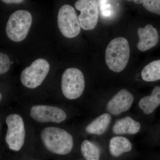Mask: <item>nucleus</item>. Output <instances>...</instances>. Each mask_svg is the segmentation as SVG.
<instances>
[{"instance_id":"nucleus-1","label":"nucleus","mask_w":160,"mask_h":160,"mask_svg":"<svg viewBox=\"0 0 160 160\" xmlns=\"http://www.w3.org/2000/svg\"><path fill=\"white\" fill-rule=\"evenodd\" d=\"M40 136L46 148L56 154H68L73 147L71 135L61 128L46 127L41 132Z\"/></svg>"},{"instance_id":"nucleus-2","label":"nucleus","mask_w":160,"mask_h":160,"mask_svg":"<svg viewBox=\"0 0 160 160\" xmlns=\"http://www.w3.org/2000/svg\"><path fill=\"white\" fill-rule=\"evenodd\" d=\"M130 56L129 42L123 37L112 40L106 47L105 59L106 65L111 71H122L126 68Z\"/></svg>"},{"instance_id":"nucleus-3","label":"nucleus","mask_w":160,"mask_h":160,"mask_svg":"<svg viewBox=\"0 0 160 160\" xmlns=\"http://www.w3.org/2000/svg\"><path fill=\"white\" fill-rule=\"evenodd\" d=\"M32 15L29 12L19 10L9 17L6 26V33L9 39L18 42L26 38L32 23Z\"/></svg>"},{"instance_id":"nucleus-4","label":"nucleus","mask_w":160,"mask_h":160,"mask_svg":"<svg viewBox=\"0 0 160 160\" xmlns=\"http://www.w3.org/2000/svg\"><path fill=\"white\" fill-rule=\"evenodd\" d=\"M85 87L82 72L75 68H68L62 75V90L64 96L69 100L80 98Z\"/></svg>"},{"instance_id":"nucleus-5","label":"nucleus","mask_w":160,"mask_h":160,"mask_svg":"<svg viewBox=\"0 0 160 160\" xmlns=\"http://www.w3.org/2000/svg\"><path fill=\"white\" fill-rule=\"evenodd\" d=\"M49 69L50 65L46 60L42 58L36 60L22 72L20 77L21 82L26 88H37L46 78Z\"/></svg>"},{"instance_id":"nucleus-6","label":"nucleus","mask_w":160,"mask_h":160,"mask_svg":"<svg viewBox=\"0 0 160 160\" xmlns=\"http://www.w3.org/2000/svg\"><path fill=\"white\" fill-rule=\"evenodd\" d=\"M8 129L6 135V141L9 149L19 151L25 142L26 130L22 117L17 114L9 115L6 120Z\"/></svg>"},{"instance_id":"nucleus-7","label":"nucleus","mask_w":160,"mask_h":160,"mask_svg":"<svg viewBox=\"0 0 160 160\" xmlns=\"http://www.w3.org/2000/svg\"><path fill=\"white\" fill-rule=\"evenodd\" d=\"M58 25L62 35L72 38L77 36L81 30L78 17L72 6L64 5L61 7L58 16Z\"/></svg>"},{"instance_id":"nucleus-8","label":"nucleus","mask_w":160,"mask_h":160,"mask_svg":"<svg viewBox=\"0 0 160 160\" xmlns=\"http://www.w3.org/2000/svg\"><path fill=\"white\" fill-rule=\"evenodd\" d=\"M76 9L81 12L78 16L81 27L85 30H92L97 25L98 5L97 0H78Z\"/></svg>"},{"instance_id":"nucleus-9","label":"nucleus","mask_w":160,"mask_h":160,"mask_svg":"<svg viewBox=\"0 0 160 160\" xmlns=\"http://www.w3.org/2000/svg\"><path fill=\"white\" fill-rule=\"evenodd\" d=\"M30 116L39 122L60 123L64 122L67 115L62 109L57 107L37 105L30 109Z\"/></svg>"},{"instance_id":"nucleus-10","label":"nucleus","mask_w":160,"mask_h":160,"mask_svg":"<svg viewBox=\"0 0 160 160\" xmlns=\"http://www.w3.org/2000/svg\"><path fill=\"white\" fill-rule=\"evenodd\" d=\"M134 97L131 92L126 89L120 90L107 103L106 109L109 114L118 115L128 111L131 108Z\"/></svg>"},{"instance_id":"nucleus-11","label":"nucleus","mask_w":160,"mask_h":160,"mask_svg":"<svg viewBox=\"0 0 160 160\" xmlns=\"http://www.w3.org/2000/svg\"><path fill=\"white\" fill-rule=\"evenodd\" d=\"M137 33L139 39L137 48L140 51H147L157 45L158 34L157 29L150 24L146 25L144 28L140 27Z\"/></svg>"},{"instance_id":"nucleus-12","label":"nucleus","mask_w":160,"mask_h":160,"mask_svg":"<svg viewBox=\"0 0 160 160\" xmlns=\"http://www.w3.org/2000/svg\"><path fill=\"white\" fill-rule=\"evenodd\" d=\"M141 124L130 117L118 120L112 126V131L116 135L135 134L141 129Z\"/></svg>"},{"instance_id":"nucleus-13","label":"nucleus","mask_w":160,"mask_h":160,"mask_svg":"<svg viewBox=\"0 0 160 160\" xmlns=\"http://www.w3.org/2000/svg\"><path fill=\"white\" fill-rule=\"evenodd\" d=\"M132 148V144L130 141L124 137H114L109 142V152L110 155L114 158L121 157L123 154L130 152Z\"/></svg>"},{"instance_id":"nucleus-14","label":"nucleus","mask_w":160,"mask_h":160,"mask_svg":"<svg viewBox=\"0 0 160 160\" xmlns=\"http://www.w3.org/2000/svg\"><path fill=\"white\" fill-rule=\"evenodd\" d=\"M160 105V86L153 88L151 94L142 98L138 106L145 114L149 115L154 112Z\"/></svg>"},{"instance_id":"nucleus-15","label":"nucleus","mask_w":160,"mask_h":160,"mask_svg":"<svg viewBox=\"0 0 160 160\" xmlns=\"http://www.w3.org/2000/svg\"><path fill=\"white\" fill-rule=\"evenodd\" d=\"M111 119V115L109 113H103L86 126V131L90 134L101 135L108 128Z\"/></svg>"},{"instance_id":"nucleus-16","label":"nucleus","mask_w":160,"mask_h":160,"mask_svg":"<svg viewBox=\"0 0 160 160\" xmlns=\"http://www.w3.org/2000/svg\"><path fill=\"white\" fill-rule=\"evenodd\" d=\"M145 82H153L160 80V60H156L146 65L141 72Z\"/></svg>"},{"instance_id":"nucleus-17","label":"nucleus","mask_w":160,"mask_h":160,"mask_svg":"<svg viewBox=\"0 0 160 160\" xmlns=\"http://www.w3.org/2000/svg\"><path fill=\"white\" fill-rule=\"evenodd\" d=\"M81 150L86 160H99L101 151L94 143L88 140H85L81 144Z\"/></svg>"},{"instance_id":"nucleus-18","label":"nucleus","mask_w":160,"mask_h":160,"mask_svg":"<svg viewBox=\"0 0 160 160\" xmlns=\"http://www.w3.org/2000/svg\"><path fill=\"white\" fill-rule=\"evenodd\" d=\"M101 15L103 17H111L114 13L113 6L109 2V0H98Z\"/></svg>"},{"instance_id":"nucleus-19","label":"nucleus","mask_w":160,"mask_h":160,"mask_svg":"<svg viewBox=\"0 0 160 160\" xmlns=\"http://www.w3.org/2000/svg\"><path fill=\"white\" fill-rule=\"evenodd\" d=\"M143 6L148 11L160 15V0H145Z\"/></svg>"},{"instance_id":"nucleus-20","label":"nucleus","mask_w":160,"mask_h":160,"mask_svg":"<svg viewBox=\"0 0 160 160\" xmlns=\"http://www.w3.org/2000/svg\"><path fill=\"white\" fill-rule=\"evenodd\" d=\"M11 63L7 55L2 52L0 53V74H4L8 71Z\"/></svg>"},{"instance_id":"nucleus-21","label":"nucleus","mask_w":160,"mask_h":160,"mask_svg":"<svg viewBox=\"0 0 160 160\" xmlns=\"http://www.w3.org/2000/svg\"><path fill=\"white\" fill-rule=\"evenodd\" d=\"M2 1L7 4H19L23 2L24 0H2Z\"/></svg>"},{"instance_id":"nucleus-22","label":"nucleus","mask_w":160,"mask_h":160,"mask_svg":"<svg viewBox=\"0 0 160 160\" xmlns=\"http://www.w3.org/2000/svg\"><path fill=\"white\" fill-rule=\"evenodd\" d=\"M127 1H129V2H131V1H132V2H134L135 3H136V4H142V3H143L144 2L145 0H126Z\"/></svg>"},{"instance_id":"nucleus-23","label":"nucleus","mask_w":160,"mask_h":160,"mask_svg":"<svg viewBox=\"0 0 160 160\" xmlns=\"http://www.w3.org/2000/svg\"><path fill=\"white\" fill-rule=\"evenodd\" d=\"M0 98H0V100H2V94H0Z\"/></svg>"},{"instance_id":"nucleus-24","label":"nucleus","mask_w":160,"mask_h":160,"mask_svg":"<svg viewBox=\"0 0 160 160\" xmlns=\"http://www.w3.org/2000/svg\"><path fill=\"white\" fill-rule=\"evenodd\" d=\"M118 1H119V0H118Z\"/></svg>"}]
</instances>
